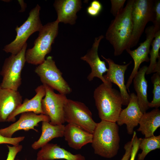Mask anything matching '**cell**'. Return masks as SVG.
Instances as JSON below:
<instances>
[{
    "instance_id": "18",
    "label": "cell",
    "mask_w": 160,
    "mask_h": 160,
    "mask_svg": "<svg viewBox=\"0 0 160 160\" xmlns=\"http://www.w3.org/2000/svg\"><path fill=\"white\" fill-rule=\"evenodd\" d=\"M36 95L31 99L25 98L22 103L9 116L7 121L14 122L16 116L22 113L33 112L37 114H44L41 108V101L46 94L44 85L38 86L35 89Z\"/></svg>"
},
{
    "instance_id": "14",
    "label": "cell",
    "mask_w": 160,
    "mask_h": 160,
    "mask_svg": "<svg viewBox=\"0 0 160 160\" xmlns=\"http://www.w3.org/2000/svg\"><path fill=\"white\" fill-rule=\"evenodd\" d=\"M101 57L108 63L109 66L106 74L103 76L104 78L108 83H113L118 86L122 98V105L127 106L130 95L125 84L124 74L132 61L126 65H120L116 64L110 58H106L103 55Z\"/></svg>"
},
{
    "instance_id": "1",
    "label": "cell",
    "mask_w": 160,
    "mask_h": 160,
    "mask_svg": "<svg viewBox=\"0 0 160 160\" xmlns=\"http://www.w3.org/2000/svg\"><path fill=\"white\" fill-rule=\"evenodd\" d=\"M134 1H127L125 7L112 20L106 31V39L112 46L115 56L130 49L132 30L131 13Z\"/></svg>"
},
{
    "instance_id": "23",
    "label": "cell",
    "mask_w": 160,
    "mask_h": 160,
    "mask_svg": "<svg viewBox=\"0 0 160 160\" xmlns=\"http://www.w3.org/2000/svg\"><path fill=\"white\" fill-rule=\"evenodd\" d=\"M137 131L140 132L145 138L154 135L156 130L160 127V111L155 108L148 112L143 113L139 123Z\"/></svg>"
},
{
    "instance_id": "31",
    "label": "cell",
    "mask_w": 160,
    "mask_h": 160,
    "mask_svg": "<svg viewBox=\"0 0 160 160\" xmlns=\"http://www.w3.org/2000/svg\"><path fill=\"white\" fill-rule=\"evenodd\" d=\"M24 136L15 137H7L0 135V144H9L13 145H19V143L24 140Z\"/></svg>"
},
{
    "instance_id": "11",
    "label": "cell",
    "mask_w": 160,
    "mask_h": 160,
    "mask_svg": "<svg viewBox=\"0 0 160 160\" xmlns=\"http://www.w3.org/2000/svg\"><path fill=\"white\" fill-rule=\"evenodd\" d=\"M146 38L145 40L140 43L136 49L131 50L130 49L126 50L132 57L134 61V67L127 82L125 86L129 90V87L132 84L133 79L138 72L139 67L142 63L150 61L148 55L150 48L155 34L156 32L153 25L149 26L145 30Z\"/></svg>"
},
{
    "instance_id": "10",
    "label": "cell",
    "mask_w": 160,
    "mask_h": 160,
    "mask_svg": "<svg viewBox=\"0 0 160 160\" xmlns=\"http://www.w3.org/2000/svg\"><path fill=\"white\" fill-rule=\"evenodd\" d=\"M43 85L46 90L45 95L41 101L44 114L49 117L51 124H63L65 122L64 107L68 99L66 95L56 93L53 89L47 85Z\"/></svg>"
},
{
    "instance_id": "12",
    "label": "cell",
    "mask_w": 160,
    "mask_h": 160,
    "mask_svg": "<svg viewBox=\"0 0 160 160\" xmlns=\"http://www.w3.org/2000/svg\"><path fill=\"white\" fill-rule=\"evenodd\" d=\"M104 38L103 35L95 38L91 49L81 59L86 61L89 65L91 71L87 76L89 81L92 80L95 77L100 79L107 86L112 87V84L107 82L103 76V73L108 71L105 61H102L99 58L98 49L101 40Z\"/></svg>"
},
{
    "instance_id": "7",
    "label": "cell",
    "mask_w": 160,
    "mask_h": 160,
    "mask_svg": "<svg viewBox=\"0 0 160 160\" xmlns=\"http://www.w3.org/2000/svg\"><path fill=\"white\" fill-rule=\"evenodd\" d=\"M40 6L37 4L30 11L27 20L15 29L17 33L15 39L4 47V51L12 55H16L22 49L30 36L35 32L39 31L43 26L40 18Z\"/></svg>"
},
{
    "instance_id": "6",
    "label": "cell",
    "mask_w": 160,
    "mask_h": 160,
    "mask_svg": "<svg viewBox=\"0 0 160 160\" xmlns=\"http://www.w3.org/2000/svg\"><path fill=\"white\" fill-rule=\"evenodd\" d=\"M154 1L134 0L131 13L132 30L129 48L138 43L147 23L153 21Z\"/></svg>"
},
{
    "instance_id": "3",
    "label": "cell",
    "mask_w": 160,
    "mask_h": 160,
    "mask_svg": "<svg viewBox=\"0 0 160 160\" xmlns=\"http://www.w3.org/2000/svg\"><path fill=\"white\" fill-rule=\"evenodd\" d=\"M93 97L100 119L116 122L122 110L120 92L103 83L95 89Z\"/></svg>"
},
{
    "instance_id": "4",
    "label": "cell",
    "mask_w": 160,
    "mask_h": 160,
    "mask_svg": "<svg viewBox=\"0 0 160 160\" xmlns=\"http://www.w3.org/2000/svg\"><path fill=\"white\" fill-rule=\"evenodd\" d=\"M59 23L56 20L43 26L34 41L33 47L26 50L27 62L39 65L44 62L46 55L51 52L52 45L58 34Z\"/></svg>"
},
{
    "instance_id": "27",
    "label": "cell",
    "mask_w": 160,
    "mask_h": 160,
    "mask_svg": "<svg viewBox=\"0 0 160 160\" xmlns=\"http://www.w3.org/2000/svg\"><path fill=\"white\" fill-rule=\"evenodd\" d=\"M103 9L100 2L97 0L93 1L87 9V14L92 17H96L99 15Z\"/></svg>"
},
{
    "instance_id": "25",
    "label": "cell",
    "mask_w": 160,
    "mask_h": 160,
    "mask_svg": "<svg viewBox=\"0 0 160 160\" xmlns=\"http://www.w3.org/2000/svg\"><path fill=\"white\" fill-rule=\"evenodd\" d=\"M160 148V135L141 138L139 149L142 150L138 155L137 160H144L147 155L152 151Z\"/></svg>"
},
{
    "instance_id": "24",
    "label": "cell",
    "mask_w": 160,
    "mask_h": 160,
    "mask_svg": "<svg viewBox=\"0 0 160 160\" xmlns=\"http://www.w3.org/2000/svg\"><path fill=\"white\" fill-rule=\"evenodd\" d=\"M154 38L151 44L152 49L149 53L150 55V63L145 73L147 75L160 71V60L157 61L160 58L159 53L160 48V30L156 33Z\"/></svg>"
},
{
    "instance_id": "9",
    "label": "cell",
    "mask_w": 160,
    "mask_h": 160,
    "mask_svg": "<svg viewBox=\"0 0 160 160\" xmlns=\"http://www.w3.org/2000/svg\"><path fill=\"white\" fill-rule=\"evenodd\" d=\"M65 122L92 134L97 123L92 114L83 103L68 99L64 107Z\"/></svg>"
},
{
    "instance_id": "26",
    "label": "cell",
    "mask_w": 160,
    "mask_h": 160,
    "mask_svg": "<svg viewBox=\"0 0 160 160\" xmlns=\"http://www.w3.org/2000/svg\"><path fill=\"white\" fill-rule=\"evenodd\" d=\"M153 84V97L152 100L149 102V107L158 108L160 106V73H155L151 77Z\"/></svg>"
},
{
    "instance_id": "29",
    "label": "cell",
    "mask_w": 160,
    "mask_h": 160,
    "mask_svg": "<svg viewBox=\"0 0 160 160\" xmlns=\"http://www.w3.org/2000/svg\"><path fill=\"white\" fill-rule=\"evenodd\" d=\"M132 139V147L129 160H135L137 153L139 149V145L141 138H138L136 132L134 131Z\"/></svg>"
},
{
    "instance_id": "33",
    "label": "cell",
    "mask_w": 160,
    "mask_h": 160,
    "mask_svg": "<svg viewBox=\"0 0 160 160\" xmlns=\"http://www.w3.org/2000/svg\"><path fill=\"white\" fill-rule=\"evenodd\" d=\"M132 140L128 142L124 145L125 153L121 160H129L132 147Z\"/></svg>"
},
{
    "instance_id": "30",
    "label": "cell",
    "mask_w": 160,
    "mask_h": 160,
    "mask_svg": "<svg viewBox=\"0 0 160 160\" xmlns=\"http://www.w3.org/2000/svg\"><path fill=\"white\" fill-rule=\"evenodd\" d=\"M111 13L115 17L123 9L125 0H111Z\"/></svg>"
},
{
    "instance_id": "34",
    "label": "cell",
    "mask_w": 160,
    "mask_h": 160,
    "mask_svg": "<svg viewBox=\"0 0 160 160\" xmlns=\"http://www.w3.org/2000/svg\"><path fill=\"white\" fill-rule=\"evenodd\" d=\"M18 1L21 6L22 8L20 12H22L24 11L25 9V7H26V4L24 3L23 1L18 0Z\"/></svg>"
},
{
    "instance_id": "17",
    "label": "cell",
    "mask_w": 160,
    "mask_h": 160,
    "mask_svg": "<svg viewBox=\"0 0 160 160\" xmlns=\"http://www.w3.org/2000/svg\"><path fill=\"white\" fill-rule=\"evenodd\" d=\"M81 1L79 0H57L54 6L56 11L57 19L59 23L73 25L77 18L76 13L81 9Z\"/></svg>"
},
{
    "instance_id": "16",
    "label": "cell",
    "mask_w": 160,
    "mask_h": 160,
    "mask_svg": "<svg viewBox=\"0 0 160 160\" xmlns=\"http://www.w3.org/2000/svg\"><path fill=\"white\" fill-rule=\"evenodd\" d=\"M23 102L17 91L2 87L0 85V122L7 121L9 116Z\"/></svg>"
},
{
    "instance_id": "28",
    "label": "cell",
    "mask_w": 160,
    "mask_h": 160,
    "mask_svg": "<svg viewBox=\"0 0 160 160\" xmlns=\"http://www.w3.org/2000/svg\"><path fill=\"white\" fill-rule=\"evenodd\" d=\"M153 25L156 32L160 30V1H154Z\"/></svg>"
},
{
    "instance_id": "21",
    "label": "cell",
    "mask_w": 160,
    "mask_h": 160,
    "mask_svg": "<svg viewBox=\"0 0 160 160\" xmlns=\"http://www.w3.org/2000/svg\"><path fill=\"white\" fill-rule=\"evenodd\" d=\"M147 68L146 65L140 68L133 80L138 105L143 113L146 112L149 108L147 98L148 82L145 77Z\"/></svg>"
},
{
    "instance_id": "35",
    "label": "cell",
    "mask_w": 160,
    "mask_h": 160,
    "mask_svg": "<svg viewBox=\"0 0 160 160\" xmlns=\"http://www.w3.org/2000/svg\"><path fill=\"white\" fill-rule=\"evenodd\" d=\"M17 160H19V159H17Z\"/></svg>"
},
{
    "instance_id": "19",
    "label": "cell",
    "mask_w": 160,
    "mask_h": 160,
    "mask_svg": "<svg viewBox=\"0 0 160 160\" xmlns=\"http://www.w3.org/2000/svg\"><path fill=\"white\" fill-rule=\"evenodd\" d=\"M86 160L80 154H73L61 148L56 144L48 143L43 146L38 151L37 160Z\"/></svg>"
},
{
    "instance_id": "32",
    "label": "cell",
    "mask_w": 160,
    "mask_h": 160,
    "mask_svg": "<svg viewBox=\"0 0 160 160\" xmlns=\"http://www.w3.org/2000/svg\"><path fill=\"white\" fill-rule=\"evenodd\" d=\"M7 145L8 149V152L6 160H15L17 154L22 150V145H20L12 146L8 145Z\"/></svg>"
},
{
    "instance_id": "15",
    "label": "cell",
    "mask_w": 160,
    "mask_h": 160,
    "mask_svg": "<svg viewBox=\"0 0 160 160\" xmlns=\"http://www.w3.org/2000/svg\"><path fill=\"white\" fill-rule=\"evenodd\" d=\"M129 95L127 106L122 110L116 123L119 126L126 124L127 133L131 135L133 134L134 128L139 124L143 113L138 105L136 95L132 93Z\"/></svg>"
},
{
    "instance_id": "22",
    "label": "cell",
    "mask_w": 160,
    "mask_h": 160,
    "mask_svg": "<svg viewBox=\"0 0 160 160\" xmlns=\"http://www.w3.org/2000/svg\"><path fill=\"white\" fill-rule=\"evenodd\" d=\"M65 125L63 124L53 125L49 122H42L41 133L39 139L31 145L34 150L41 148L53 138L63 136Z\"/></svg>"
},
{
    "instance_id": "2",
    "label": "cell",
    "mask_w": 160,
    "mask_h": 160,
    "mask_svg": "<svg viewBox=\"0 0 160 160\" xmlns=\"http://www.w3.org/2000/svg\"><path fill=\"white\" fill-rule=\"evenodd\" d=\"M92 135V146L95 154L108 159L117 154L120 138L116 122L101 120L97 123Z\"/></svg>"
},
{
    "instance_id": "13",
    "label": "cell",
    "mask_w": 160,
    "mask_h": 160,
    "mask_svg": "<svg viewBox=\"0 0 160 160\" xmlns=\"http://www.w3.org/2000/svg\"><path fill=\"white\" fill-rule=\"evenodd\" d=\"M49 117L44 114H37L33 112H24L21 113L19 119L14 123L6 128L0 129V135L7 137H12L16 132L20 130L28 131L33 129L38 132L35 127L38 126L41 121L50 122Z\"/></svg>"
},
{
    "instance_id": "5",
    "label": "cell",
    "mask_w": 160,
    "mask_h": 160,
    "mask_svg": "<svg viewBox=\"0 0 160 160\" xmlns=\"http://www.w3.org/2000/svg\"><path fill=\"white\" fill-rule=\"evenodd\" d=\"M27 46L26 43L17 54H11L5 59L0 73L2 77L0 85L2 87L18 90L22 83L21 73L26 62L25 53Z\"/></svg>"
},
{
    "instance_id": "20",
    "label": "cell",
    "mask_w": 160,
    "mask_h": 160,
    "mask_svg": "<svg viewBox=\"0 0 160 160\" xmlns=\"http://www.w3.org/2000/svg\"><path fill=\"white\" fill-rule=\"evenodd\" d=\"M63 136L69 146L76 150L92 143L93 138L92 134L69 124L65 126Z\"/></svg>"
},
{
    "instance_id": "8",
    "label": "cell",
    "mask_w": 160,
    "mask_h": 160,
    "mask_svg": "<svg viewBox=\"0 0 160 160\" xmlns=\"http://www.w3.org/2000/svg\"><path fill=\"white\" fill-rule=\"evenodd\" d=\"M43 84H46L60 94H70L72 89L62 76V73L57 67L51 56L47 57L44 62L35 70Z\"/></svg>"
}]
</instances>
